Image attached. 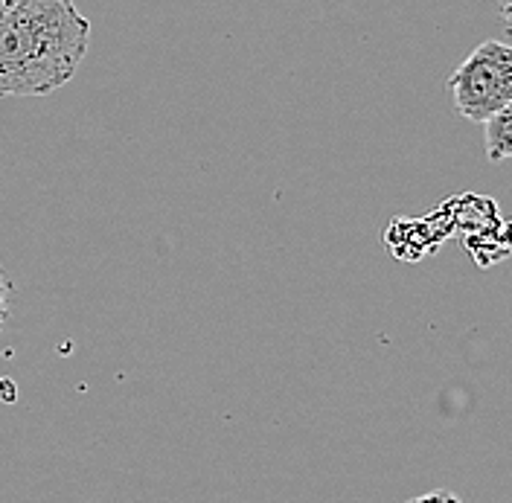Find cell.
<instances>
[{
    "label": "cell",
    "mask_w": 512,
    "mask_h": 503,
    "mask_svg": "<svg viewBox=\"0 0 512 503\" xmlns=\"http://www.w3.org/2000/svg\"><path fill=\"white\" fill-rule=\"evenodd\" d=\"M446 236H451L448 227H437V213H431L428 219H393L387 230V245L390 253L402 256L405 248H422V256L434 251V245H440Z\"/></svg>",
    "instance_id": "obj_3"
},
{
    "label": "cell",
    "mask_w": 512,
    "mask_h": 503,
    "mask_svg": "<svg viewBox=\"0 0 512 503\" xmlns=\"http://www.w3.org/2000/svg\"><path fill=\"white\" fill-rule=\"evenodd\" d=\"M9 294H12V285H9V277L0 265V335L6 329V320H9Z\"/></svg>",
    "instance_id": "obj_5"
},
{
    "label": "cell",
    "mask_w": 512,
    "mask_h": 503,
    "mask_svg": "<svg viewBox=\"0 0 512 503\" xmlns=\"http://www.w3.org/2000/svg\"><path fill=\"white\" fill-rule=\"evenodd\" d=\"M454 111L463 120L486 123L512 102V50L498 38L478 44L448 79Z\"/></svg>",
    "instance_id": "obj_2"
},
{
    "label": "cell",
    "mask_w": 512,
    "mask_h": 503,
    "mask_svg": "<svg viewBox=\"0 0 512 503\" xmlns=\"http://www.w3.org/2000/svg\"><path fill=\"white\" fill-rule=\"evenodd\" d=\"M91 44L76 0H18L0 18V99L50 96L70 85Z\"/></svg>",
    "instance_id": "obj_1"
},
{
    "label": "cell",
    "mask_w": 512,
    "mask_h": 503,
    "mask_svg": "<svg viewBox=\"0 0 512 503\" xmlns=\"http://www.w3.org/2000/svg\"><path fill=\"white\" fill-rule=\"evenodd\" d=\"M483 126H486V155H489V160H492V163H501V160L510 158V108L492 114Z\"/></svg>",
    "instance_id": "obj_4"
},
{
    "label": "cell",
    "mask_w": 512,
    "mask_h": 503,
    "mask_svg": "<svg viewBox=\"0 0 512 503\" xmlns=\"http://www.w3.org/2000/svg\"><path fill=\"white\" fill-rule=\"evenodd\" d=\"M15 3H18V0H0V18H3V15H6V12L15 6Z\"/></svg>",
    "instance_id": "obj_7"
},
{
    "label": "cell",
    "mask_w": 512,
    "mask_h": 503,
    "mask_svg": "<svg viewBox=\"0 0 512 503\" xmlns=\"http://www.w3.org/2000/svg\"><path fill=\"white\" fill-rule=\"evenodd\" d=\"M408 503H463L454 492H446V489H437V492H428V495H419V498H411Z\"/></svg>",
    "instance_id": "obj_6"
}]
</instances>
